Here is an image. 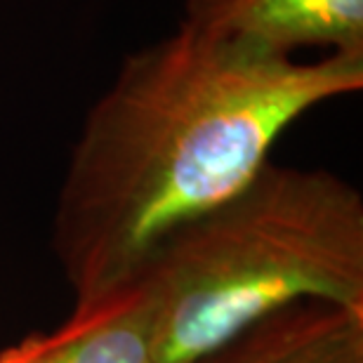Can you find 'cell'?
Segmentation results:
<instances>
[{
    "instance_id": "cell-1",
    "label": "cell",
    "mask_w": 363,
    "mask_h": 363,
    "mask_svg": "<svg viewBox=\"0 0 363 363\" xmlns=\"http://www.w3.org/2000/svg\"><path fill=\"white\" fill-rule=\"evenodd\" d=\"M363 88V55L316 62L182 24L123 60L85 116L52 220L76 304L130 286L156 245L234 196L309 108Z\"/></svg>"
},
{
    "instance_id": "cell-2",
    "label": "cell",
    "mask_w": 363,
    "mask_h": 363,
    "mask_svg": "<svg viewBox=\"0 0 363 363\" xmlns=\"http://www.w3.org/2000/svg\"><path fill=\"white\" fill-rule=\"evenodd\" d=\"M133 283L154 311V363H199L297 300L363 311V196L335 172L267 161L165 236Z\"/></svg>"
},
{
    "instance_id": "cell-3",
    "label": "cell",
    "mask_w": 363,
    "mask_h": 363,
    "mask_svg": "<svg viewBox=\"0 0 363 363\" xmlns=\"http://www.w3.org/2000/svg\"><path fill=\"white\" fill-rule=\"evenodd\" d=\"M182 24L286 57L302 48L363 55V0H186Z\"/></svg>"
},
{
    "instance_id": "cell-4",
    "label": "cell",
    "mask_w": 363,
    "mask_h": 363,
    "mask_svg": "<svg viewBox=\"0 0 363 363\" xmlns=\"http://www.w3.org/2000/svg\"><path fill=\"white\" fill-rule=\"evenodd\" d=\"M199 363H363V311L323 300L290 302Z\"/></svg>"
},
{
    "instance_id": "cell-5",
    "label": "cell",
    "mask_w": 363,
    "mask_h": 363,
    "mask_svg": "<svg viewBox=\"0 0 363 363\" xmlns=\"http://www.w3.org/2000/svg\"><path fill=\"white\" fill-rule=\"evenodd\" d=\"M35 337L38 363H154V311L137 283L76 304L67 323Z\"/></svg>"
},
{
    "instance_id": "cell-6",
    "label": "cell",
    "mask_w": 363,
    "mask_h": 363,
    "mask_svg": "<svg viewBox=\"0 0 363 363\" xmlns=\"http://www.w3.org/2000/svg\"><path fill=\"white\" fill-rule=\"evenodd\" d=\"M0 363H38V359H35V337L31 335L0 352Z\"/></svg>"
}]
</instances>
